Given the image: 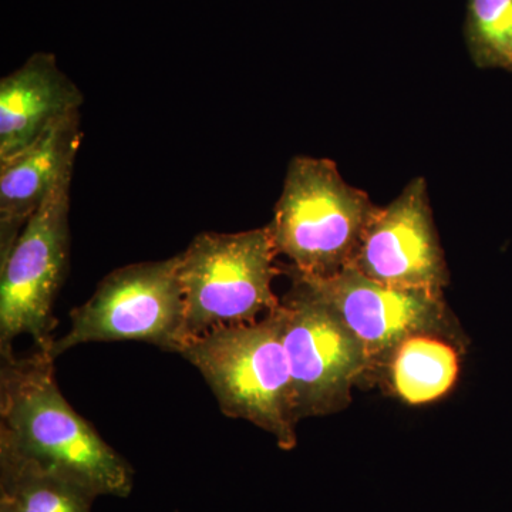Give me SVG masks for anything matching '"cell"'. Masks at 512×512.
Wrapping results in <instances>:
<instances>
[{
    "label": "cell",
    "instance_id": "obj_10",
    "mask_svg": "<svg viewBox=\"0 0 512 512\" xmlns=\"http://www.w3.org/2000/svg\"><path fill=\"white\" fill-rule=\"evenodd\" d=\"M82 136L77 111L0 163V259L9 254L50 192L73 173Z\"/></svg>",
    "mask_w": 512,
    "mask_h": 512
},
{
    "label": "cell",
    "instance_id": "obj_14",
    "mask_svg": "<svg viewBox=\"0 0 512 512\" xmlns=\"http://www.w3.org/2000/svg\"><path fill=\"white\" fill-rule=\"evenodd\" d=\"M464 39L478 69L512 73V0H467Z\"/></svg>",
    "mask_w": 512,
    "mask_h": 512
},
{
    "label": "cell",
    "instance_id": "obj_11",
    "mask_svg": "<svg viewBox=\"0 0 512 512\" xmlns=\"http://www.w3.org/2000/svg\"><path fill=\"white\" fill-rule=\"evenodd\" d=\"M83 104L56 57L36 53L0 82V163L25 150Z\"/></svg>",
    "mask_w": 512,
    "mask_h": 512
},
{
    "label": "cell",
    "instance_id": "obj_4",
    "mask_svg": "<svg viewBox=\"0 0 512 512\" xmlns=\"http://www.w3.org/2000/svg\"><path fill=\"white\" fill-rule=\"evenodd\" d=\"M269 225L238 234L204 232L180 254L187 332L205 333L247 325L281 305L272 284L281 266Z\"/></svg>",
    "mask_w": 512,
    "mask_h": 512
},
{
    "label": "cell",
    "instance_id": "obj_1",
    "mask_svg": "<svg viewBox=\"0 0 512 512\" xmlns=\"http://www.w3.org/2000/svg\"><path fill=\"white\" fill-rule=\"evenodd\" d=\"M0 357V443L96 497H128L133 467L67 402L49 350Z\"/></svg>",
    "mask_w": 512,
    "mask_h": 512
},
{
    "label": "cell",
    "instance_id": "obj_8",
    "mask_svg": "<svg viewBox=\"0 0 512 512\" xmlns=\"http://www.w3.org/2000/svg\"><path fill=\"white\" fill-rule=\"evenodd\" d=\"M281 306L296 419L342 412L353 387L372 375L365 349L335 313L296 286Z\"/></svg>",
    "mask_w": 512,
    "mask_h": 512
},
{
    "label": "cell",
    "instance_id": "obj_7",
    "mask_svg": "<svg viewBox=\"0 0 512 512\" xmlns=\"http://www.w3.org/2000/svg\"><path fill=\"white\" fill-rule=\"evenodd\" d=\"M72 177L56 185L0 259V356L13 352L20 336L49 352L55 342L53 308L69 264Z\"/></svg>",
    "mask_w": 512,
    "mask_h": 512
},
{
    "label": "cell",
    "instance_id": "obj_3",
    "mask_svg": "<svg viewBox=\"0 0 512 512\" xmlns=\"http://www.w3.org/2000/svg\"><path fill=\"white\" fill-rule=\"evenodd\" d=\"M382 208L343 180L328 158L295 157L274 220L278 255L311 278H330L352 265L367 228Z\"/></svg>",
    "mask_w": 512,
    "mask_h": 512
},
{
    "label": "cell",
    "instance_id": "obj_9",
    "mask_svg": "<svg viewBox=\"0 0 512 512\" xmlns=\"http://www.w3.org/2000/svg\"><path fill=\"white\" fill-rule=\"evenodd\" d=\"M352 266L379 284L443 293L450 284L429 191L414 178L367 228Z\"/></svg>",
    "mask_w": 512,
    "mask_h": 512
},
{
    "label": "cell",
    "instance_id": "obj_5",
    "mask_svg": "<svg viewBox=\"0 0 512 512\" xmlns=\"http://www.w3.org/2000/svg\"><path fill=\"white\" fill-rule=\"evenodd\" d=\"M180 255L138 262L107 275L92 298L70 312V328L55 339L53 359L86 343L143 342L165 352L190 343L181 289Z\"/></svg>",
    "mask_w": 512,
    "mask_h": 512
},
{
    "label": "cell",
    "instance_id": "obj_6",
    "mask_svg": "<svg viewBox=\"0 0 512 512\" xmlns=\"http://www.w3.org/2000/svg\"><path fill=\"white\" fill-rule=\"evenodd\" d=\"M292 285L330 309L365 349L372 373L410 336L437 335L464 350L467 338L443 293L379 284L349 265L330 278H311L281 268Z\"/></svg>",
    "mask_w": 512,
    "mask_h": 512
},
{
    "label": "cell",
    "instance_id": "obj_13",
    "mask_svg": "<svg viewBox=\"0 0 512 512\" xmlns=\"http://www.w3.org/2000/svg\"><path fill=\"white\" fill-rule=\"evenodd\" d=\"M96 498L0 443V512H92Z\"/></svg>",
    "mask_w": 512,
    "mask_h": 512
},
{
    "label": "cell",
    "instance_id": "obj_2",
    "mask_svg": "<svg viewBox=\"0 0 512 512\" xmlns=\"http://www.w3.org/2000/svg\"><path fill=\"white\" fill-rule=\"evenodd\" d=\"M180 355L204 377L225 416L272 434L284 450L295 448L299 421L281 305L254 323L192 339Z\"/></svg>",
    "mask_w": 512,
    "mask_h": 512
},
{
    "label": "cell",
    "instance_id": "obj_12",
    "mask_svg": "<svg viewBox=\"0 0 512 512\" xmlns=\"http://www.w3.org/2000/svg\"><path fill=\"white\" fill-rule=\"evenodd\" d=\"M463 349L437 335H414L403 340L380 372L397 399L423 406L443 399L456 386Z\"/></svg>",
    "mask_w": 512,
    "mask_h": 512
}]
</instances>
